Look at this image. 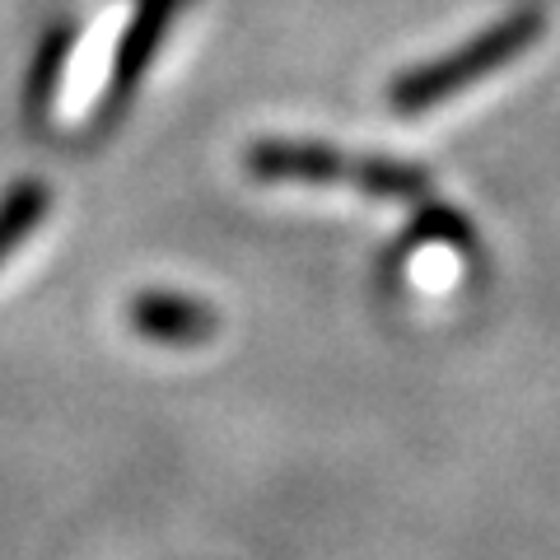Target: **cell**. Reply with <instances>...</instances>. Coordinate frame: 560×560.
Returning a JSON list of instances; mask_svg holds the SVG:
<instances>
[{
	"instance_id": "cell-1",
	"label": "cell",
	"mask_w": 560,
	"mask_h": 560,
	"mask_svg": "<svg viewBox=\"0 0 560 560\" xmlns=\"http://www.w3.org/2000/svg\"><path fill=\"white\" fill-rule=\"evenodd\" d=\"M253 178L267 183H337V178H355L364 191H383V197H420L425 191V173L407 168V164H350L346 154L327 150V145H300V140H257L243 154Z\"/></svg>"
},
{
	"instance_id": "cell-2",
	"label": "cell",
	"mask_w": 560,
	"mask_h": 560,
	"mask_svg": "<svg viewBox=\"0 0 560 560\" xmlns=\"http://www.w3.org/2000/svg\"><path fill=\"white\" fill-rule=\"evenodd\" d=\"M537 28H541L537 14H518V20L490 28L486 38H477L471 47H463L458 57H444V61H434L430 70H420V75L401 80V84H397V103H401V108H430V103H440V98H448V94L467 90V84H477V80L490 75L495 66L514 61L518 51L537 38Z\"/></svg>"
},
{
	"instance_id": "cell-3",
	"label": "cell",
	"mask_w": 560,
	"mask_h": 560,
	"mask_svg": "<svg viewBox=\"0 0 560 560\" xmlns=\"http://www.w3.org/2000/svg\"><path fill=\"white\" fill-rule=\"evenodd\" d=\"M131 323L160 341H197L210 331V313L178 300V294H140L131 304Z\"/></svg>"
},
{
	"instance_id": "cell-4",
	"label": "cell",
	"mask_w": 560,
	"mask_h": 560,
	"mask_svg": "<svg viewBox=\"0 0 560 560\" xmlns=\"http://www.w3.org/2000/svg\"><path fill=\"white\" fill-rule=\"evenodd\" d=\"M47 206H51V191H47L43 178L14 183V191L0 201V261L20 248L33 230H38L43 215H47Z\"/></svg>"
}]
</instances>
